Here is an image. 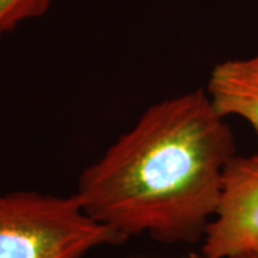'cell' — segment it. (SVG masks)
Listing matches in <instances>:
<instances>
[{"mask_svg":"<svg viewBox=\"0 0 258 258\" xmlns=\"http://www.w3.org/2000/svg\"><path fill=\"white\" fill-rule=\"evenodd\" d=\"M125 240L91 218L75 197L35 191L0 195V258H85Z\"/></svg>","mask_w":258,"mask_h":258,"instance_id":"2","label":"cell"},{"mask_svg":"<svg viewBox=\"0 0 258 258\" xmlns=\"http://www.w3.org/2000/svg\"><path fill=\"white\" fill-rule=\"evenodd\" d=\"M50 0H0V36L28 19L43 15Z\"/></svg>","mask_w":258,"mask_h":258,"instance_id":"5","label":"cell"},{"mask_svg":"<svg viewBox=\"0 0 258 258\" xmlns=\"http://www.w3.org/2000/svg\"><path fill=\"white\" fill-rule=\"evenodd\" d=\"M205 89L222 116L242 118L258 135V53L215 64Z\"/></svg>","mask_w":258,"mask_h":258,"instance_id":"4","label":"cell"},{"mask_svg":"<svg viewBox=\"0 0 258 258\" xmlns=\"http://www.w3.org/2000/svg\"><path fill=\"white\" fill-rule=\"evenodd\" d=\"M254 255H257V257H258V251H257V252H254Z\"/></svg>","mask_w":258,"mask_h":258,"instance_id":"7","label":"cell"},{"mask_svg":"<svg viewBox=\"0 0 258 258\" xmlns=\"http://www.w3.org/2000/svg\"><path fill=\"white\" fill-rule=\"evenodd\" d=\"M237 258H258L257 255H254V254H249V255H241V257H237Z\"/></svg>","mask_w":258,"mask_h":258,"instance_id":"6","label":"cell"},{"mask_svg":"<svg viewBox=\"0 0 258 258\" xmlns=\"http://www.w3.org/2000/svg\"><path fill=\"white\" fill-rule=\"evenodd\" d=\"M258 251V154L227 166L217 214L203 240V258H237Z\"/></svg>","mask_w":258,"mask_h":258,"instance_id":"3","label":"cell"},{"mask_svg":"<svg viewBox=\"0 0 258 258\" xmlns=\"http://www.w3.org/2000/svg\"><path fill=\"white\" fill-rule=\"evenodd\" d=\"M235 139L207 89L149 106L95 164L75 197L85 212L123 240L203 242L221 201Z\"/></svg>","mask_w":258,"mask_h":258,"instance_id":"1","label":"cell"}]
</instances>
